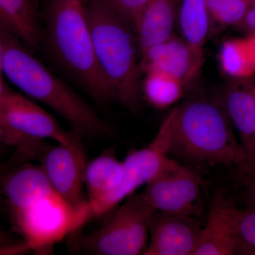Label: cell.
<instances>
[{
    "label": "cell",
    "mask_w": 255,
    "mask_h": 255,
    "mask_svg": "<svg viewBox=\"0 0 255 255\" xmlns=\"http://www.w3.org/2000/svg\"><path fill=\"white\" fill-rule=\"evenodd\" d=\"M169 156L191 165L241 167L246 155L221 99L194 97L176 107Z\"/></svg>",
    "instance_id": "obj_1"
},
{
    "label": "cell",
    "mask_w": 255,
    "mask_h": 255,
    "mask_svg": "<svg viewBox=\"0 0 255 255\" xmlns=\"http://www.w3.org/2000/svg\"><path fill=\"white\" fill-rule=\"evenodd\" d=\"M3 74L30 98L63 117L79 136H116V132L71 87L47 68L12 33L6 34Z\"/></svg>",
    "instance_id": "obj_2"
},
{
    "label": "cell",
    "mask_w": 255,
    "mask_h": 255,
    "mask_svg": "<svg viewBox=\"0 0 255 255\" xmlns=\"http://www.w3.org/2000/svg\"><path fill=\"white\" fill-rule=\"evenodd\" d=\"M85 7L96 57L114 102L137 115L142 100L134 35L137 32L109 0H92Z\"/></svg>",
    "instance_id": "obj_3"
},
{
    "label": "cell",
    "mask_w": 255,
    "mask_h": 255,
    "mask_svg": "<svg viewBox=\"0 0 255 255\" xmlns=\"http://www.w3.org/2000/svg\"><path fill=\"white\" fill-rule=\"evenodd\" d=\"M45 42L50 58L70 80L97 102H114L96 57L85 7L76 0H52Z\"/></svg>",
    "instance_id": "obj_4"
},
{
    "label": "cell",
    "mask_w": 255,
    "mask_h": 255,
    "mask_svg": "<svg viewBox=\"0 0 255 255\" xmlns=\"http://www.w3.org/2000/svg\"><path fill=\"white\" fill-rule=\"evenodd\" d=\"M155 212L141 194H132L95 232L84 235L78 230L70 234L69 246L78 254L144 255Z\"/></svg>",
    "instance_id": "obj_5"
},
{
    "label": "cell",
    "mask_w": 255,
    "mask_h": 255,
    "mask_svg": "<svg viewBox=\"0 0 255 255\" xmlns=\"http://www.w3.org/2000/svg\"><path fill=\"white\" fill-rule=\"evenodd\" d=\"M92 219L89 204L74 206L56 192L42 198L11 218L28 251L45 252Z\"/></svg>",
    "instance_id": "obj_6"
},
{
    "label": "cell",
    "mask_w": 255,
    "mask_h": 255,
    "mask_svg": "<svg viewBox=\"0 0 255 255\" xmlns=\"http://www.w3.org/2000/svg\"><path fill=\"white\" fill-rule=\"evenodd\" d=\"M176 107L170 111L147 147L130 151L123 161L124 177L120 184L107 196L90 206L92 218L100 217L150 182L169 158V148Z\"/></svg>",
    "instance_id": "obj_7"
},
{
    "label": "cell",
    "mask_w": 255,
    "mask_h": 255,
    "mask_svg": "<svg viewBox=\"0 0 255 255\" xmlns=\"http://www.w3.org/2000/svg\"><path fill=\"white\" fill-rule=\"evenodd\" d=\"M203 184L197 172L169 157L140 194L155 211L199 219L204 209Z\"/></svg>",
    "instance_id": "obj_8"
},
{
    "label": "cell",
    "mask_w": 255,
    "mask_h": 255,
    "mask_svg": "<svg viewBox=\"0 0 255 255\" xmlns=\"http://www.w3.org/2000/svg\"><path fill=\"white\" fill-rule=\"evenodd\" d=\"M0 121L14 131L31 138L53 139L65 145L82 138L75 132L64 130L41 107L11 90L0 97Z\"/></svg>",
    "instance_id": "obj_9"
},
{
    "label": "cell",
    "mask_w": 255,
    "mask_h": 255,
    "mask_svg": "<svg viewBox=\"0 0 255 255\" xmlns=\"http://www.w3.org/2000/svg\"><path fill=\"white\" fill-rule=\"evenodd\" d=\"M53 189L74 206L88 204L84 196L86 156L81 140L71 144L50 147L39 159Z\"/></svg>",
    "instance_id": "obj_10"
},
{
    "label": "cell",
    "mask_w": 255,
    "mask_h": 255,
    "mask_svg": "<svg viewBox=\"0 0 255 255\" xmlns=\"http://www.w3.org/2000/svg\"><path fill=\"white\" fill-rule=\"evenodd\" d=\"M202 228L199 218L155 211L143 255H193Z\"/></svg>",
    "instance_id": "obj_11"
},
{
    "label": "cell",
    "mask_w": 255,
    "mask_h": 255,
    "mask_svg": "<svg viewBox=\"0 0 255 255\" xmlns=\"http://www.w3.org/2000/svg\"><path fill=\"white\" fill-rule=\"evenodd\" d=\"M54 192L41 165H35L30 162L12 167L3 181V194L10 219Z\"/></svg>",
    "instance_id": "obj_12"
},
{
    "label": "cell",
    "mask_w": 255,
    "mask_h": 255,
    "mask_svg": "<svg viewBox=\"0 0 255 255\" xmlns=\"http://www.w3.org/2000/svg\"><path fill=\"white\" fill-rule=\"evenodd\" d=\"M140 69L144 73L158 71L182 81L187 86L201 68L184 39L174 35L142 53Z\"/></svg>",
    "instance_id": "obj_13"
},
{
    "label": "cell",
    "mask_w": 255,
    "mask_h": 255,
    "mask_svg": "<svg viewBox=\"0 0 255 255\" xmlns=\"http://www.w3.org/2000/svg\"><path fill=\"white\" fill-rule=\"evenodd\" d=\"M253 78L233 82L221 98L239 133L240 143L246 155L245 161L253 152L255 142V79Z\"/></svg>",
    "instance_id": "obj_14"
},
{
    "label": "cell",
    "mask_w": 255,
    "mask_h": 255,
    "mask_svg": "<svg viewBox=\"0 0 255 255\" xmlns=\"http://www.w3.org/2000/svg\"><path fill=\"white\" fill-rule=\"evenodd\" d=\"M0 18L28 49L39 48L42 32L34 0H0Z\"/></svg>",
    "instance_id": "obj_15"
},
{
    "label": "cell",
    "mask_w": 255,
    "mask_h": 255,
    "mask_svg": "<svg viewBox=\"0 0 255 255\" xmlns=\"http://www.w3.org/2000/svg\"><path fill=\"white\" fill-rule=\"evenodd\" d=\"M177 0H148L137 30L140 52L173 36Z\"/></svg>",
    "instance_id": "obj_16"
},
{
    "label": "cell",
    "mask_w": 255,
    "mask_h": 255,
    "mask_svg": "<svg viewBox=\"0 0 255 255\" xmlns=\"http://www.w3.org/2000/svg\"><path fill=\"white\" fill-rule=\"evenodd\" d=\"M124 162L117 159L115 148L104 151L87 164L85 185L89 206L114 191L124 177Z\"/></svg>",
    "instance_id": "obj_17"
},
{
    "label": "cell",
    "mask_w": 255,
    "mask_h": 255,
    "mask_svg": "<svg viewBox=\"0 0 255 255\" xmlns=\"http://www.w3.org/2000/svg\"><path fill=\"white\" fill-rule=\"evenodd\" d=\"M210 16L206 0H182L179 24L198 66L204 64V48L209 31Z\"/></svg>",
    "instance_id": "obj_18"
},
{
    "label": "cell",
    "mask_w": 255,
    "mask_h": 255,
    "mask_svg": "<svg viewBox=\"0 0 255 255\" xmlns=\"http://www.w3.org/2000/svg\"><path fill=\"white\" fill-rule=\"evenodd\" d=\"M237 255L236 237L214 203L193 255Z\"/></svg>",
    "instance_id": "obj_19"
},
{
    "label": "cell",
    "mask_w": 255,
    "mask_h": 255,
    "mask_svg": "<svg viewBox=\"0 0 255 255\" xmlns=\"http://www.w3.org/2000/svg\"><path fill=\"white\" fill-rule=\"evenodd\" d=\"M214 203L236 237L237 255H255V207H239L221 196Z\"/></svg>",
    "instance_id": "obj_20"
},
{
    "label": "cell",
    "mask_w": 255,
    "mask_h": 255,
    "mask_svg": "<svg viewBox=\"0 0 255 255\" xmlns=\"http://www.w3.org/2000/svg\"><path fill=\"white\" fill-rule=\"evenodd\" d=\"M185 85L178 79L158 71L145 73L142 93L150 105L164 110L177 104L184 97Z\"/></svg>",
    "instance_id": "obj_21"
},
{
    "label": "cell",
    "mask_w": 255,
    "mask_h": 255,
    "mask_svg": "<svg viewBox=\"0 0 255 255\" xmlns=\"http://www.w3.org/2000/svg\"><path fill=\"white\" fill-rule=\"evenodd\" d=\"M219 61L223 71L236 80H244L255 75L254 61L247 38L225 41L220 50Z\"/></svg>",
    "instance_id": "obj_22"
},
{
    "label": "cell",
    "mask_w": 255,
    "mask_h": 255,
    "mask_svg": "<svg viewBox=\"0 0 255 255\" xmlns=\"http://www.w3.org/2000/svg\"><path fill=\"white\" fill-rule=\"evenodd\" d=\"M210 17L222 26L240 24L251 9L252 0H206Z\"/></svg>",
    "instance_id": "obj_23"
},
{
    "label": "cell",
    "mask_w": 255,
    "mask_h": 255,
    "mask_svg": "<svg viewBox=\"0 0 255 255\" xmlns=\"http://www.w3.org/2000/svg\"><path fill=\"white\" fill-rule=\"evenodd\" d=\"M0 144L16 148V152L31 160L38 159L49 145L45 140L31 138L18 133L0 121Z\"/></svg>",
    "instance_id": "obj_24"
},
{
    "label": "cell",
    "mask_w": 255,
    "mask_h": 255,
    "mask_svg": "<svg viewBox=\"0 0 255 255\" xmlns=\"http://www.w3.org/2000/svg\"><path fill=\"white\" fill-rule=\"evenodd\" d=\"M137 32L148 0H109Z\"/></svg>",
    "instance_id": "obj_25"
},
{
    "label": "cell",
    "mask_w": 255,
    "mask_h": 255,
    "mask_svg": "<svg viewBox=\"0 0 255 255\" xmlns=\"http://www.w3.org/2000/svg\"><path fill=\"white\" fill-rule=\"evenodd\" d=\"M24 240L18 239L9 233L0 230V255H18L27 253Z\"/></svg>",
    "instance_id": "obj_26"
},
{
    "label": "cell",
    "mask_w": 255,
    "mask_h": 255,
    "mask_svg": "<svg viewBox=\"0 0 255 255\" xmlns=\"http://www.w3.org/2000/svg\"><path fill=\"white\" fill-rule=\"evenodd\" d=\"M16 165L14 161L11 158L0 164V213L6 215V216H8L9 212H8L7 206H6V201L4 199V194H3V181H4L6 174Z\"/></svg>",
    "instance_id": "obj_27"
},
{
    "label": "cell",
    "mask_w": 255,
    "mask_h": 255,
    "mask_svg": "<svg viewBox=\"0 0 255 255\" xmlns=\"http://www.w3.org/2000/svg\"><path fill=\"white\" fill-rule=\"evenodd\" d=\"M237 171L243 182L255 179V150Z\"/></svg>",
    "instance_id": "obj_28"
},
{
    "label": "cell",
    "mask_w": 255,
    "mask_h": 255,
    "mask_svg": "<svg viewBox=\"0 0 255 255\" xmlns=\"http://www.w3.org/2000/svg\"><path fill=\"white\" fill-rule=\"evenodd\" d=\"M243 197L246 206L255 207V179L243 183Z\"/></svg>",
    "instance_id": "obj_29"
},
{
    "label": "cell",
    "mask_w": 255,
    "mask_h": 255,
    "mask_svg": "<svg viewBox=\"0 0 255 255\" xmlns=\"http://www.w3.org/2000/svg\"><path fill=\"white\" fill-rule=\"evenodd\" d=\"M240 24L243 25V27L249 30L251 33L255 32V4L252 5L251 9Z\"/></svg>",
    "instance_id": "obj_30"
},
{
    "label": "cell",
    "mask_w": 255,
    "mask_h": 255,
    "mask_svg": "<svg viewBox=\"0 0 255 255\" xmlns=\"http://www.w3.org/2000/svg\"><path fill=\"white\" fill-rule=\"evenodd\" d=\"M9 30L5 26L4 23L0 18V76L3 74L2 71V59L3 53H4V41L6 34L9 33Z\"/></svg>",
    "instance_id": "obj_31"
},
{
    "label": "cell",
    "mask_w": 255,
    "mask_h": 255,
    "mask_svg": "<svg viewBox=\"0 0 255 255\" xmlns=\"http://www.w3.org/2000/svg\"><path fill=\"white\" fill-rule=\"evenodd\" d=\"M247 40H248L250 48H251L252 56H253L255 66V32L251 33L249 36L247 37Z\"/></svg>",
    "instance_id": "obj_32"
},
{
    "label": "cell",
    "mask_w": 255,
    "mask_h": 255,
    "mask_svg": "<svg viewBox=\"0 0 255 255\" xmlns=\"http://www.w3.org/2000/svg\"><path fill=\"white\" fill-rule=\"evenodd\" d=\"M9 87H6L4 82H3L2 78H0V97L4 95L6 92H9Z\"/></svg>",
    "instance_id": "obj_33"
},
{
    "label": "cell",
    "mask_w": 255,
    "mask_h": 255,
    "mask_svg": "<svg viewBox=\"0 0 255 255\" xmlns=\"http://www.w3.org/2000/svg\"><path fill=\"white\" fill-rule=\"evenodd\" d=\"M6 147V145H2V144H0V154L3 152V150H4V147Z\"/></svg>",
    "instance_id": "obj_34"
},
{
    "label": "cell",
    "mask_w": 255,
    "mask_h": 255,
    "mask_svg": "<svg viewBox=\"0 0 255 255\" xmlns=\"http://www.w3.org/2000/svg\"><path fill=\"white\" fill-rule=\"evenodd\" d=\"M255 150V145H254V147H253V152H252V153L251 154V155H252V154H253V152H254V151ZM250 155V156H251ZM249 156V157H250ZM249 157H248V158H247V159H248V158H249ZM246 159V160H247ZM246 161H245V162H246Z\"/></svg>",
    "instance_id": "obj_35"
},
{
    "label": "cell",
    "mask_w": 255,
    "mask_h": 255,
    "mask_svg": "<svg viewBox=\"0 0 255 255\" xmlns=\"http://www.w3.org/2000/svg\"><path fill=\"white\" fill-rule=\"evenodd\" d=\"M252 1H253V4H255V0H252Z\"/></svg>",
    "instance_id": "obj_36"
},
{
    "label": "cell",
    "mask_w": 255,
    "mask_h": 255,
    "mask_svg": "<svg viewBox=\"0 0 255 255\" xmlns=\"http://www.w3.org/2000/svg\"><path fill=\"white\" fill-rule=\"evenodd\" d=\"M76 1H81V2H82V1H85V0H76Z\"/></svg>",
    "instance_id": "obj_37"
}]
</instances>
